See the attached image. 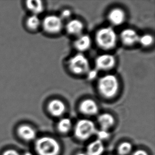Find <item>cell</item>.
Instances as JSON below:
<instances>
[{"label":"cell","instance_id":"6da1fadb","mask_svg":"<svg viewBox=\"0 0 155 155\" xmlns=\"http://www.w3.org/2000/svg\"><path fill=\"white\" fill-rule=\"evenodd\" d=\"M35 149L38 155H59L61 151V146L56 139L44 136L36 140Z\"/></svg>","mask_w":155,"mask_h":155},{"label":"cell","instance_id":"7a4b0ae2","mask_svg":"<svg viewBox=\"0 0 155 155\" xmlns=\"http://www.w3.org/2000/svg\"><path fill=\"white\" fill-rule=\"evenodd\" d=\"M97 88L101 95L109 99L117 94L119 88V83L115 75L107 74L99 79Z\"/></svg>","mask_w":155,"mask_h":155},{"label":"cell","instance_id":"3957f363","mask_svg":"<svg viewBox=\"0 0 155 155\" xmlns=\"http://www.w3.org/2000/svg\"><path fill=\"white\" fill-rule=\"evenodd\" d=\"M117 35L111 27H103L97 31L95 40L100 48L110 50L115 47L117 43Z\"/></svg>","mask_w":155,"mask_h":155},{"label":"cell","instance_id":"277c9868","mask_svg":"<svg viewBox=\"0 0 155 155\" xmlns=\"http://www.w3.org/2000/svg\"><path fill=\"white\" fill-rule=\"evenodd\" d=\"M97 131L94 123L91 120H78L74 127V134L80 140L84 141L90 138Z\"/></svg>","mask_w":155,"mask_h":155},{"label":"cell","instance_id":"5b68a950","mask_svg":"<svg viewBox=\"0 0 155 155\" xmlns=\"http://www.w3.org/2000/svg\"><path fill=\"white\" fill-rule=\"evenodd\" d=\"M68 65L70 71L77 75L86 74L90 69L88 59L82 54H78L71 57Z\"/></svg>","mask_w":155,"mask_h":155},{"label":"cell","instance_id":"8992f818","mask_svg":"<svg viewBox=\"0 0 155 155\" xmlns=\"http://www.w3.org/2000/svg\"><path fill=\"white\" fill-rule=\"evenodd\" d=\"M63 20L55 15H49L41 21L42 29L50 34H56L61 31L63 28Z\"/></svg>","mask_w":155,"mask_h":155},{"label":"cell","instance_id":"52a82bcc","mask_svg":"<svg viewBox=\"0 0 155 155\" xmlns=\"http://www.w3.org/2000/svg\"><path fill=\"white\" fill-rule=\"evenodd\" d=\"M115 63L116 60L113 55L101 54L95 59V67L97 71H109L115 66Z\"/></svg>","mask_w":155,"mask_h":155},{"label":"cell","instance_id":"ba28073f","mask_svg":"<svg viewBox=\"0 0 155 155\" xmlns=\"http://www.w3.org/2000/svg\"><path fill=\"white\" fill-rule=\"evenodd\" d=\"M17 134L20 138L25 141H32L35 140L37 132L32 127L27 124H22L18 127Z\"/></svg>","mask_w":155,"mask_h":155},{"label":"cell","instance_id":"9c48e42d","mask_svg":"<svg viewBox=\"0 0 155 155\" xmlns=\"http://www.w3.org/2000/svg\"><path fill=\"white\" fill-rule=\"evenodd\" d=\"M81 113L87 116L97 115L99 111L98 105L92 99H85L82 101L79 106Z\"/></svg>","mask_w":155,"mask_h":155},{"label":"cell","instance_id":"30bf717a","mask_svg":"<svg viewBox=\"0 0 155 155\" xmlns=\"http://www.w3.org/2000/svg\"><path fill=\"white\" fill-rule=\"evenodd\" d=\"M47 109L51 115L54 117H59L65 113L66 105L61 100L53 99L48 104Z\"/></svg>","mask_w":155,"mask_h":155},{"label":"cell","instance_id":"8fae6325","mask_svg":"<svg viewBox=\"0 0 155 155\" xmlns=\"http://www.w3.org/2000/svg\"><path fill=\"white\" fill-rule=\"evenodd\" d=\"M120 38L124 44L131 46L138 42L139 36L134 29H126L121 32Z\"/></svg>","mask_w":155,"mask_h":155},{"label":"cell","instance_id":"7c38bea8","mask_svg":"<svg viewBox=\"0 0 155 155\" xmlns=\"http://www.w3.org/2000/svg\"><path fill=\"white\" fill-rule=\"evenodd\" d=\"M92 45V40L88 35L82 34L78 36L74 42V46L78 51L83 52L88 51Z\"/></svg>","mask_w":155,"mask_h":155},{"label":"cell","instance_id":"4fadbf2b","mask_svg":"<svg viewBox=\"0 0 155 155\" xmlns=\"http://www.w3.org/2000/svg\"><path fill=\"white\" fill-rule=\"evenodd\" d=\"M108 19L112 25L119 26L125 21V12L120 8H113L109 12Z\"/></svg>","mask_w":155,"mask_h":155},{"label":"cell","instance_id":"5bb4252c","mask_svg":"<svg viewBox=\"0 0 155 155\" xmlns=\"http://www.w3.org/2000/svg\"><path fill=\"white\" fill-rule=\"evenodd\" d=\"M66 29L68 34L78 37L82 35L84 29V25L79 20L73 19L67 22Z\"/></svg>","mask_w":155,"mask_h":155},{"label":"cell","instance_id":"9a60e30c","mask_svg":"<svg viewBox=\"0 0 155 155\" xmlns=\"http://www.w3.org/2000/svg\"><path fill=\"white\" fill-rule=\"evenodd\" d=\"M25 8L31 15H38L41 14L44 11V3L40 0H29L25 2Z\"/></svg>","mask_w":155,"mask_h":155},{"label":"cell","instance_id":"2e32d148","mask_svg":"<svg viewBox=\"0 0 155 155\" xmlns=\"http://www.w3.org/2000/svg\"><path fill=\"white\" fill-rule=\"evenodd\" d=\"M104 150L103 141L97 139L88 144L86 153L87 155H102Z\"/></svg>","mask_w":155,"mask_h":155},{"label":"cell","instance_id":"e0dca14e","mask_svg":"<svg viewBox=\"0 0 155 155\" xmlns=\"http://www.w3.org/2000/svg\"><path fill=\"white\" fill-rule=\"evenodd\" d=\"M97 121L101 129L109 130L115 124V119L113 115L108 113L101 114L97 117Z\"/></svg>","mask_w":155,"mask_h":155},{"label":"cell","instance_id":"ac0fdd59","mask_svg":"<svg viewBox=\"0 0 155 155\" xmlns=\"http://www.w3.org/2000/svg\"><path fill=\"white\" fill-rule=\"evenodd\" d=\"M41 21L38 15H30L25 19V27L31 31L37 30L41 27Z\"/></svg>","mask_w":155,"mask_h":155},{"label":"cell","instance_id":"d6986e66","mask_svg":"<svg viewBox=\"0 0 155 155\" xmlns=\"http://www.w3.org/2000/svg\"><path fill=\"white\" fill-rule=\"evenodd\" d=\"M72 128V122L71 120L64 117L61 119L57 124V129L59 132L62 134H66L69 132Z\"/></svg>","mask_w":155,"mask_h":155},{"label":"cell","instance_id":"ffe728a7","mask_svg":"<svg viewBox=\"0 0 155 155\" xmlns=\"http://www.w3.org/2000/svg\"><path fill=\"white\" fill-rule=\"evenodd\" d=\"M133 149L132 145L129 142H123L117 147L118 155H129Z\"/></svg>","mask_w":155,"mask_h":155},{"label":"cell","instance_id":"44dd1931","mask_svg":"<svg viewBox=\"0 0 155 155\" xmlns=\"http://www.w3.org/2000/svg\"><path fill=\"white\" fill-rule=\"evenodd\" d=\"M154 41L153 36L150 34H145L139 36L138 42L143 47H149L153 44Z\"/></svg>","mask_w":155,"mask_h":155},{"label":"cell","instance_id":"7402d4cb","mask_svg":"<svg viewBox=\"0 0 155 155\" xmlns=\"http://www.w3.org/2000/svg\"><path fill=\"white\" fill-rule=\"evenodd\" d=\"M95 134L97 137V139L102 141L107 140L110 136V133L109 132V130H104L102 129L97 130Z\"/></svg>","mask_w":155,"mask_h":155},{"label":"cell","instance_id":"603a6c76","mask_svg":"<svg viewBox=\"0 0 155 155\" xmlns=\"http://www.w3.org/2000/svg\"><path fill=\"white\" fill-rule=\"evenodd\" d=\"M87 78L90 81L95 80L98 76V71L96 68L93 69H90L86 73Z\"/></svg>","mask_w":155,"mask_h":155},{"label":"cell","instance_id":"cb8c5ba5","mask_svg":"<svg viewBox=\"0 0 155 155\" xmlns=\"http://www.w3.org/2000/svg\"><path fill=\"white\" fill-rule=\"evenodd\" d=\"M71 11L69 10V9H65L63 10V11L61 12V19L63 20H67L71 18Z\"/></svg>","mask_w":155,"mask_h":155},{"label":"cell","instance_id":"d4e9b609","mask_svg":"<svg viewBox=\"0 0 155 155\" xmlns=\"http://www.w3.org/2000/svg\"><path fill=\"white\" fill-rule=\"evenodd\" d=\"M2 155H20L18 151L13 149H7L3 152Z\"/></svg>","mask_w":155,"mask_h":155},{"label":"cell","instance_id":"484cf974","mask_svg":"<svg viewBox=\"0 0 155 155\" xmlns=\"http://www.w3.org/2000/svg\"><path fill=\"white\" fill-rule=\"evenodd\" d=\"M131 155H149L147 151L143 149H138L134 151Z\"/></svg>","mask_w":155,"mask_h":155},{"label":"cell","instance_id":"4316f807","mask_svg":"<svg viewBox=\"0 0 155 155\" xmlns=\"http://www.w3.org/2000/svg\"><path fill=\"white\" fill-rule=\"evenodd\" d=\"M76 155H87L86 154V152H79L78 153H76Z\"/></svg>","mask_w":155,"mask_h":155},{"label":"cell","instance_id":"83f0119b","mask_svg":"<svg viewBox=\"0 0 155 155\" xmlns=\"http://www.w3.org/2000/svg\"></svg>","mask_w":155,"mask_h":155}]
</instances>
